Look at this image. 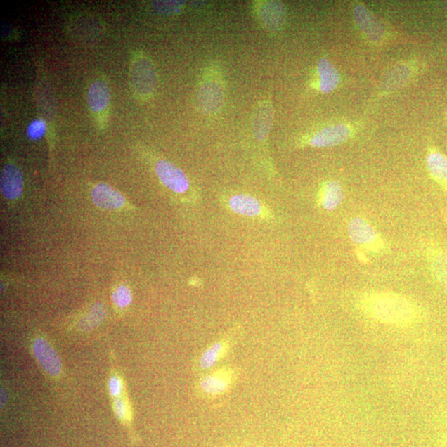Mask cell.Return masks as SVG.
Here are the masks:
<instances>
[{"label":"cell","mask_w":447,"mask_h":447,"mask_svg":"<svg viewBox=\"0 0 447 447\" xmlns=\"http://www.w3.org/2000/svg\"><path fill=\"white\" fill-rule=\"evenodd\" d=\"M363 311L380 323L405 327L417 320L420 313L413 302L393 292H372L362 297Z\"/></svg>","instance_id":"6da1fadb"},{"label":"cell","mask_w":447,"mask_h":447,"mask_svg":"<svg viewBox=\"0 0 447 447\" xmlns=\"http://www.w3.org/2000/svg\"><path fill=\"white\" fill-rule=\"evenodd\" d=\"M133 90L138 96L148 98L155 91L156 74L153 65L145 57L135 58L130 72Z\"/></svg>","instance_id":"7a4b0ae2"},{"label":"cell","mask_w":447,"mask_h":447,"mask_svg":"<svg viewBox=\"0 0 447 447\" xmlns=\"http://www.w3.org/2000/svg\"><path fill=\"white\" fill-rule=\"evenodd\" d=\"M349 235L351 240L372 253H379L384 250V240L372 228L361 218H355L349 224Z\"/></svg>","instance_id":"3957f363"},{"label":"cell","mask_w":447,"mask_h":447,"mask_svg":"<svg viewBox=\"0 0 447 447\" xmlns=\"http://www.w3.org/2000/svg\"><path fill=\"white\" fill-rule=\"evenodd\" d=\"M32 352L37 364L46 375L57 378L62 374V362L57 351L45 338L37 337L32 342Z\"/></svg>","instance_id":"277c9868"},{"label":"cell","mask_w":447,"mask_h":447,"mask_svg":"<svg viewBox=\"0 0 447 447\" xmlns=\"http://www.w3.org/2000/svg\"><path fill=\"white\" fill-rule=\"evenodd\" d=\"M157 178L167 188L175 193L183 194L188 192L190 183L183 170L171 162L166 160L158 161L155 165Z\"/></svg>","instance_id":"5b68a950"},{"label":"cell","mask_w":447,"mask_h":447,"mask_svg":"<svg viewBox=\"0 0 447 447\" xmlns=\"http://www.w3.org/2000/svg\"><path fill=\"white\" fill-rule=\"evenodd\" d=\"M353 129L351 125L335 124L320 129L311 138L309 143L314 148H328L339 145L351 138Z\"/></svg>","instance_id":"8992f818"},{"label":"cell","mask_w":447,"mask_h":447,"mask_svg":"<svg viewBox=\"0 0 447 447\" xmlns=\"http://www.w3.org/2000/svg\"><path fill=\"white\" fill-rule=\"evenodd\" d=\"M0 188L4 198L15 202L20 198L23 190L22 172L17 166L8 164L4 166L0 175Z\"/></svg>","instance_id":"52a82bcc"},{"label":"cell","mask_w":447,"mask_h":447,"mask_svg":"<svg viewBox=\"0 0 447 447\" xmlns=\"http://www.w3.org/2000/svg\"><path fill=\"white\" fill-rule=\"evenodd\" d=\"M91 198L97 207L103 209H119L127 203L122 194L105 183H99L93 188Z\"/></svg>","instance_id":"ba28073f"},{"label":"cell","mask_w":447,"mask_h":447,"mask_svg":"<svg viewBox=\"0 0 447 447\" xmlns=\"http://www.w3.org/2000/svg\"><path fill=\"white\" fill-rule=\"evenodd\" d=\"M354 16L358 27L370 41L377 43L383 39L384 29L378 18L372 15L368 9L358 6L354 9Z\"/></svg>","instance_id":"9c48e42d"},{"label":"cell","mask_w":447,"mask_h":447,"mask_svg":"<svg viewBox=\"0 0 447 447\" xmlns=\"http://www.w3.org/2000/svg\"><path fill=\"white\" fill-rule=\"evenodd\" d=\"M318 89L323 94H328L337 89L341 82L338 70L327 58H321L318 66Z\"/></svg>","instance_id":"30bf717a"},{"label":"cell","mask_w":447,"mask_h":447,"mask_svg":"<svg viewBox=\"0 0 447 447\" xmlns=\"http://www.w3.org/2000/svg\"><path fill=\"white\" fill-rule=\"evenodd\" d=\"M260 20L268 30L280 29L285 20V8L279 2H264L259 8Z\"/></svg>","instance_id":"8fae6325"},{"label":"cell","mask_w":447,"mask_h":447,"mask_svg":"<svg viewBox=\"0 0 447 447\" xmlns=\"http://www.w3.org/2000/svg\"><path fill=\"white\" fill-rule=\"evenodd\" d=\"M229 205L231 211L240 216L257 217L263 212L262 205L259 200L250 195H235L230 199Z\"/></svg>","instance_id":"7c38bea8"},{"label":"cell","mask_w":447,"mask_h":447,"mask_svg":"<svg viewBox=\"0 0 447 447\" xmlns=\"http://www.w3.org/2000/svg\"><path fill=\"white\" fill-rule=\"evenodd\" d=\"M273 120V108L268 102H264L254 112L253 132L259 141H264L268 136Z\"/></svg>","instance_id":"4fadbf2b"},{"label":"cell","mask_w":447,"mask_h":447,"mask_svg":"<svg viewBox=\"0 0 447 447\" xmlns=\"http://www.w3.org/2000/svg\"><path fill=\"white\" fill-rule=\"evenodd\" d=\"M110 101V90L103 80H97L90 87L88 92V103L94 113H100L108 107Z\"/></svg>","instance_id":"5bb4252c"},{"label":"cell","mask_w":447,"mask_h":447,"mask_svg":"<svg viewBox=\"0 0 447 447\" xmlns=\"http://www.w3.org/2000/svg\"><path fill=\"white\" fill-rule=\"evenodd\" d=\"M344 197L342 186L337 181H330L323 186L320 193V203L327 211H334L342 202Z\"/></svg>","instance_id":"9a60e30c"},{"label":"cell","mask_w":447,"mask_h":447,"mask_svg":"<svg viewBox=\"0 0 447 447\" xmlns=\"http://www.w3.org/2000/svg\"><path fill=\"white\" fill-rule=\"evenodd\" d=\"M427 167L437 183L447 188V157L437 151H431L427 158Z\"/></svg>","instance_id":"2e32d148"},{"label":"cell","mask_w":447,"mask_h":447,"mask_svg":"<svg viewBox=\"0 0 447 447\" xmlns=\"http://www.w3.org/2000/svg\"><path fill=\"white\" fill-rule=\"evenodd\" d=\"M231 376L230 372L221 371L204 378L201 386L205 392L209 394H220L229 387Z\"/></svg>","instance_id":"e0dca14e"},{"label":"cell","mask_w":447,"mask_h":447,"mask_svg":"<svg viewBox=\"0 0 447 447\" xmlns=\"http://www.w3.org/2000/svg\"><path fill=\"white\" fill-rule=\"evenodd\" d=\"M202 108L208 112L216 111L222 103L223 93L220 86L214 82L202 85Z\"/></svg>","instance_id":"ac0fdd59"},{"label":"cell","mask_w":447,"mask_h":447,"mask_svg":"<svg viewBox=\"0 0 447 447\" xmlns=\"http://www.w3.org/2000/svg\"><path fill=\"white\" fill-rule=\"evenodd\" d=\"M226 351V344L223 342H217L214 344L213 346L208 349V350L203 354L201 358V366L203 369H209L216 362L219 361L224 352Z\"/></svg>","instance_id":"d6986e66"},{"label":"cell","mask_w":447,"mask_h":447,"mask_svg":"<svg viewBox=\"0 0 447 447\" xmlns=\"http://www.w3.org/2000/svg\"><path fill=\"white\" fill-rule=\"evenodd\" d=\"M431 263L433 271L447 290V259L446 256L441 254H433L431 255Z\"/></svg>","instance_id":"ffe728a7"},{"label":"cell","mask_w":447,"mask_h":447,"mask_svg":"<svg viewBox=\"0 0 447 447\" xmlns=\"http://www.w3.org/2000/svg\"><path fill=\"white\" fill-rule=\"evenodd\" d=\"M184 4L183 1H155L153 7L161 15H174L183 11Z\"/></svg>","instance_id":"44dd1931"},{"label":"cell","mask_w":447,"mask_h":447,"mask_svg":"<svg viewBox=\"0 0 447 447\" xmlns=\"http://www.w3.org/2000/svg\"><path fill=\"white\" fill-rule=\"evenodd\" d=\"M114 304L119 309H125L131 304L132 294L129 288L125 285H120L116 287V290L112 295Z\"/></svg>","instance_id":"7402d4cb"},{"label":"cell","mask_w":447,"mask_h":447,"mask_svg":"<svg viewBox=\"0 0 447 447\" xmlns=\"http://www.w3.org/2000/svg\"><path fill=\"white\" fill-rule=\"evenodd\" d=\"M46 131V124L44 120L36 119L29 125L27 133L32 141H37L44 136Z\"/></svg>","instance_id":"603a6c76"},{"label":"cell","mask_w":447,"mask_h":447,"mask_svg":"<svg viewBox=\"0 0 447 447\" xmlns=\"http://www.w3.org/2000/svg\"><path fill=\"white\" fill-rule=\"evenodd\" d=\"M114 408L116 415L123 423L129 422V412L127 404L125 403L122 399L115 398L114 401Z\"/></svg>","instance_id":"cb8c5ba5"},{"label":"cell","mask_w":447,"mask_h":447,"mask_svg":"<svg viewBox=\"0 0 447 447\" xmlns=\"http://www.w3.org/2000/svg\"><path fill=\"white\" fill-rule=\"evenodd\" d=\"M110 394L112 397L119 398L122 393V382L118 376H112L108 384Z\"/></svg>","instance_id":"d4e9b609"}]
</instances>
